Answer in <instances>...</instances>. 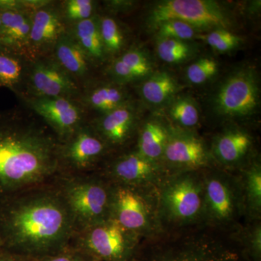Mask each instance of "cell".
<instances>
[{"label":"cell","mask_w":261,"mask_h":261,"mask_svg":"<svg viewBox=\"0 0 261 261\" xmlns=\"http://www.w3.org/2000/svg\"><path fill=\"white\" fill-rule=\"evenodd\" d=\"M0 45L29 57L32 12L22 8L20 0H0Z\"/></svg>","instance_id":"7c38bea8"},{"label":"cell","mask_w":261,"mask_h":261,"mask_svg":"<svg viewBox=\"0 0 261 261\" xmlns=\"http://www.w3.org/2000/svg\"><path fill=\"white\" fill-rule=\"evenodd\" d=\"M137 114L132 102L103 113L89 123L109 148L126 143L137 126Z\"/></svg>","instance_id":"5bb4252c"},{"label":"cell","mask_w":261,"mask_h":261,"mask_svg":"<svg viewBox=\"0 0 261 261\" xmlns=\"http://www.w3.org/2000/svg\"><path fill=\"white\" fill-rule=\"evenodd\" d=\"M0 261H36V260L10 252L4 248L0 251Z\"/></svg>","instance_id":"8d00e7d4"},{"label":"cell","mask_w":261,"mask_h":261,"mask_svg":"<svg viewBox=\"0 0 261 261\" xmlns=\"http://www.w3.org/2000/svg\"><path fill=\"white\" fill-rule=\"evenodd\" d=\"M163 203L173 219L178 221L195 219L202 207L200 188L192 178H179L165 189Z\"/></svg>","instance_id":"9a60e30c"},{"label":"cell","mask_w":261,"mask_h":261,"mask_svg":"<svg viewBox=\"0 0 261 261\" xmlns=\"http://www.w3.org/2000/svg\"><path fill=\"white\" fill-rule=\"evenodd\" d=\"M55 182L74 219L75 232L111 219L112 185L85 174H62Z\"/></svg>","instance_id":"3957f363"},{"label":"cell","mask_w":261,"mask_h":261,"mask_svg":"<svg viewBox=\"0 0 261 261\" xmlns=\"http://www.w3.org/2000/svg\"><path fill=\"white\" fill-rule=\"evenodd\" d=\"M143 261H243L234 249L211 238L181 240L155 249Z\"/></svg>","instance_id":"30bf717a"},{"label":"cell","mask_w":261,"mask_h":261,"mask_svg":"<svg viewBox=\"0 0 261 261\" xmlns=\"http://www.w3.org/2000/svg\"><path fill=\"white\" fill-rule=\"evenodd\" d=\"M84 108L100 114L112 111L130 102L129 96L123 85L110 82L101 83L82 91L77 99Z\"/></svg>","instance_id":"ffe728a7"},{"label":"cell","mask_w":261,"mask_h":261,"mask_svg":"<svg viewBox=\"0 0 261 261\" xmlns=\"http://www.w3.org/2000/svg\"><path fill=\"white\" fill-rule=\"evenodd\" d=\"M247 191L253 208L260 211L261 205V171L260 166L252 167L247 173Z\"/></svg>","instance_id":"836d02e7"},{"label":"cell","mask_w":261,"mask_h":261,"mask_svg":"<svg viewBox=\"0 0 261 261\" xmlns=\"http://www.w3.org/2000/svg\"><path fill=\"white\" fill-rule=\"evenodd\" d=\"M90 261H96V260H90Z\"/></svg>","instance_id":"ab89813d"},{"label":"cell","mask_w":261,"mask_h":261,"mask_svg":"<svg viewBox=\"0 0 261 261\" xmlns=\"http://www.w3.org/2000/svg\"><path fill=\"white\" fill-rule=\"evenodd\" d=\"M32 61L21 53L0 45V88L10 89L23 99Z\"/></svg>","instance_id":"d6986e66"},{"label":"cell","mask_w":261,"mask_h":261,"mask_svg":"<svg viewBox=\"0 0 261 261\" xmlns=\"http://www.w3.org/2000/svg\"><path fill=\"white\" fill-rule=\"evenodd\" d=\"M250 255L253 261H260L261 256V231L260 227H257L252 234L250 240Z\"/></svg>","instance_id":"d590c367"},{"label":"cell","mask_w":261,"mask_h":261,"mask_svg":"<svg viewBox=\"0 0 261 261\" xmlns=\"http://www.w3.org/2000/svg\"><path fill=\"white\" fill-rule=\"evenodd\" d=\"M205 203L209 214L218 221H228L234 211L233 194L222 180L212 178L205 185Z\"/></svg>","instance_id":"603a6c76"},{"label":"cell","mask_w":261,"mask_h":261,"mask_svg":"<svg viewBox=\"0 0 261 261\" xmlns=\"http://www.w3.org/2000/svg\"><path fill=\"white\" fill-rule=\"evenodd\" d=\"M96 2L92 0H66L60 7L67 27L92 18L96 13Z\"/></svg>","instance_id":"f546056e"},{"label":"cell","mask_w":261,"mask_h":261,"mask_svg":"<svg viewBox=\"0 0 261 261\" xmlns=\"http://www.w3.org/2000/svg\"><path fill=\"white\" fill-rule=\"evenodd\" d=\"M99 27L106 57L121 53L125 45V36L118 22L109 15H99Z\"/></svg>","instance_id":"83f0119b"},{"label":"cell","mask_w":261,"mask_h":261,"mask_svg":"<svg viewBox=\"0 0 261 261\" xmlns=\"http://www.w3.org/2000/svg\"><path fill=\"white\" fill-rule=\"evenodd\" d=\"M3 249H4V247H3V242H2L1 238H0V251Z\"/></svg>","instance_id":"74e56055"},{"label":"cell","mask_w":261,"mask_h":261,"mask_svg":"<svg viewBox=\"0 0 261 261\" xmlns=\"http://www.w3.org/2000/svg\"><path fill=\"white\" fill-rule=\"evenodd\" d=\"M67 30L60 7L53 1L33 13L29 37L31 60L51 56L58 39Z\"/></svg>","instance_id":"8fae6325"},{"label":"cell","mask_w":261,"mask_h":261,"mask_svg":"<svg viewBox=\"0 0 261 261\" xmlns=\"http://www.w3.org/2000/svg\"><path fill=\"white\" fill-rule=\"evenodd\" d=\"M108 149L92 127L84 123L61 142L62 174H84L97 164Z\"/></svg>","instance_id":"ba28073f"},{"label":"cell","mask_w":261,"mask_h":261,"mask_svg":"<svg viewBox=\"0 0 261 261\" xmlns=\"http://www.w3.org/2000/svg\"><path fill=\"white\" fill-rule=\"evenodd\" d=\"M260 89L256 73L252 68L235 70L216 90L213 107L218 116L226 118H245L256 111Z\"/></svg>","instance_id":"8992f818"},{"label":"cell","mask_w":261,"mask_h":261,"mask_svg":"<svg viewBox=\"0 0 261 261\" xmlns=\"http://www.w3.org/2000/svg\"><path fill=\"white\" fill-rule=\"evenodd\" d=\"M158 56L161 61L169 64H178L195 56L197 49L188 41L158 38Z\"/></svg>","instance_id":"4316f807"},{"label":"cell","mask_w":261,"mask_h":261,"mask_svg":"<svg viewBox=\"0 0 261 261\" xmlns=\"http://www.w3.org/2000/svg\"><path fill=\"white\" fill-rule=\"evenodd\" d=\"M152 62L145 51L130 49L117 56L108 68V74L114 83L125 84L145 80L152 73Z\"/></svg>","instance_id":"ac0fdd59"},{"label":"cell","mask_w":261,"mask_h":261,"mask_svg":"<svg viewBox=\"0 0 261 261\" xmlns=\"http://www.w3.org/2000/svg\"><path fill=\"white\" fill-rule=\"evenodd\" d=\"M163 159L177 167L196 168L205 166L207 154L200 139L187 134L169 135Z\"/></svg>","instance_id":"2e32d148"},{"label":"cell","mask_w":261,"mask_h":261,"mask_svg":"<svg viewBox=\"0 0 261 261\" xmlns=\"http://www.w3.org/2000/svg\"><path fill=\"white\" fill-rule=\"evenodd\" d=\"M81 93L79 82L53 56L37 58L31 63L23 99L65 97L78 99Z\"/></svg>","instance_id":"52a82bcc"},{"label":"cell","mask_w":261,"mask_h":261,"mask_svg":"<svg viewBox=\"0 0 261 261\" xmlns=\"http://www.w3.org/2000/svg\"><path fill=\"white\" fill-rule=\"evenodd\" d=\"M51 56L78 82L87 78L92 65L83 49L67 30L58 39Z\"/></svg>","instance_id":"44dd1931"},{"label":"cell","mask_w":261,"mask_h":261,"mask_svg":"<svg viewBox=\"0 0 261 261\" xmlns=\"http://www.w3.org/2000/svg\"><path fill=\"white\" fill-rule=\"evenodd\" d=\"M1 18H2L1 9H0V25H1Z\"/></svg>","instance_id":"f35d334b"},{"label":"cell","mask_w":261,"mask_h":261,"mask_svg":"<svg viewBox=\"0 0 261 261\" xmlns=\"http://www.w3.org/2000/svg\"><path fill=\"white\" fill-rule=\"evenodd\" d=\"M157 30L158 38L190 41L197 37L198 31L185 22L179 20H166L154 28Z\"/></svg>","instance_id":"1f68e13d"},{"label":"cell","mask_w":261,"mask_h":261,"mask_svg":"<svg viewBox=\"0 0 261 261\" xmlns=\"http://www.w3.org/2000/svg\"><path fill=\"white\" fill-rule=\"evenodd\" d=\"M179 87L176 80L167 72L152 73L140 86L141 97L152 106H159L172 100Z\"/></svg>","instance_id":"cb8c5ba5"},{"label":"cell","mask_w":261,"mask_h":261,"mask_svg":"<svg viewBox=\"0 0 261 261\" xmlns=\"http://www.w3.org/2000/svg\"><path fill=\"white\" fill-rule=\"evenodd\" d=\"M36 261H90V260L80 252L77 251L73 247L69 246L57 253L36 259Z\"/></svg>","instance_id":"e575fe53"},{"label":"cell","mask_w":261,"mask_h":261,"mask_svg":"<svg viewBox=\"0 0 261 261\" xmlns=\"http://www.w3.org/2000/svg\"><path fill=\"white\" fill-rule=\"evenodd\" d=\"M170 134L162 123L151 120L142 127L139 138V153L156 162L163 157Z\"/></svg>","instance_id":"484cf974"},{"label":"cell","mask_w":261,"mask_h":261,"mask_svg":"<svg viewBox=\"0 0 261 261\" xmlns=\"http://www.w3.org/2000/svg\"><path fill=\"white\" fill-rule=\"evenodd\" d=\"M176 20L192 25L199 32L228 29L229 15L219 3L207 0H165L149 11L148 23L152 28L166 20Z\"/></svg>","instance_id":"5b68a950"},{"label":"cell","mask_w":261,"mask_h":261,"mask_svg":"<svg viewBox=\"0 0 261 261\" xmlns=\"http://www.w3.org/2000/svg\"><path fill=\"white\" fill-rule=\"evenodd\" d=\"M219 70V65L212 58H202L189 65L186 70L187 80L195 85H200L211 80Z\"/></svg>","instance_id":"4dcf8cb0"},{"label":"cell","mask_w":261,"mask_h":261,"mask_svg":"<svg viewBox=\"0 0 261 261\" xmlns=\"http://www.w3.org/2000/svg\"><path fill=\"white\" fill-rule=\"evenodd\" d=\"M55 181L0 199L5 250L36 260L70 246L74 219Z\"/></svg>","instance_id":"6da1fadb"},{"label":"cell","mask_w":261,"mask_h":261,"mask_svg":"<svg viewBox=\"0 0 261 261\" xmlns=\"http://www.w3.org/2000/svg\"><path fill=\"white\" fill-rule=\"evenodd\" d=\"M49 127L61 142L84 123V108L77 99L65 97H27L22 99Z\"/></svg>","instance_id":"9c48e42d"},{"label":"cell","mask_w":261,"mask_h":261,"mask_svg":"<svg viewBox=\"0 0 261 261\" xmlns=\"http://www.w3.org/2000/svg\"><path fill=\"white\" fill-rule=\"evenodd\" d=\"M111 219L136 234L147 228L149 219L148 209L135 187L112 185Z\"/></svg>","instance_id":"4fadbf2b"},{"label":"cell","mask_w":261,"mask_h":261,"mask_svg":"<svg viewBox=\"0 0 261 261\" xmlns=\"http://www.w3.org/2000/svg\"><path fill=\"white\" fill-rule=\"evenodd\" d=\"M61 144L37 116L0 111V199L56 181L62 175Z\"/></svg>","instance_id":"7a4b0ae2"},{"label":"cell","mask_w":261,"mask_h":261,"mask_svg":"<svg viewBox=\"0 0 261 261\" xmlns=\"http://www.w3.org/2000/svg\"><path fill=\"white\" fill-rule=\"evenodd\" d=\"M168 113L171 120L183 128L195 126L200 120L198 108L191 98L179 97L172 99Z\"/></svg>","instance_id":"f1b7e54d"},{"label":"cell","mask_w":261,"mask_h":261,"mask_svg":"<svg viewBox=\"0 0 261 261\" xmlns=\"http://www.w3.org/2000/svg\"><path fill=\"white\" fill-rule=\"evenodd\" d=\"M214 50L226 53L238 47L242 42L241 37L228 29H218L211 31L206 35L200 36Z\"/></svg>","instance_id":"d6a6232c"},{"label":"cell","mask_w":261,"mask_h":261,"mask_svg":"<svg viewBox=\"0 0 261 261\" xmlns=\"http://www.w3.org/2000/svg\"><path fill=\"white\" fill-rule=\"evenodd\" d=\"M157 163L146 159L138 152H130L118 158L110 166L109 176L113 185L135 187L155 176Z\"/></svg>","instance_id":"e0dca14e"},{"label":"cell","mask_w":261,"mask_h":261,"mask_svg":"<svg viewBox=\"0 0 261 261\" xmlns=\"http://www.w3.org/2000/svg\"><path fill=\"white\" fill-rule=\"evenodd\" d=\"M251 145V139L246 132L230 130L216 139L214 153L219 161L226 163L237 162L243 159Z\"/></svg>","instance_id":"d4e9b609"},{"label":"cell","mask_w":261,"mask_h":261,"mask_svg":"<svg viewBox=\"0 0 261 261\" xmlns=\"http://www.w3.org/2000/svg\"><path fill=\"white\" fill-rule=\"evenodd\" d=\"M67 32L83 49L92 65L106 61L99 27V15L67 27Z\"/></svg>","instance_id":"7402d4cb"},{"label":"cell","mask_w":261,"mask_h":261,"mask_svg":"<svg viewBox=\"0 0 261 261\" xmlns=\"http://www.w3.org/2000/svg\"><path fill=\"white\" fill-rule=\"evenodd\" d=\"M137 235L109 219L75 232L70 247L91 260L132 261Z\"/></svg>","instance_id":"277c9868"}]
</instances>
